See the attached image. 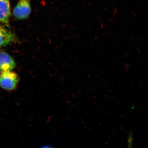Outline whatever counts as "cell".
Returning <instances> with one entry per match:
<instances>
[{"instance_id": "obj_1", "label": "cell", "mask_w": 148, "mask_h": 148, "mask_svg": "<svg viewBox=\"0 0 148 148\" xmlns=\"http://www.w3.org/2000/svg\"><path fill=\"white\" fill-rule=\"evenodd\" d=\"M19 81L18 75L14 72H3L0 75V86L7 90H13Z\"/></svg>"}, {"instance_id": "obj_2", "label": "cell", "mask_w": 148, "mask_h": 148, "mask_svg": "<svg viewBox=\"0 0 148 148\" xmlns=\"http://www.w3.org/2000/svg\"><path fill=\"white\" fill-rule=\"evenodd\" d=\"M31 11L32 8L29 0H20L14 9L13 14L15 18L22 20L28 18Z\"/></svg>"}, {"instance_id": "obj_3", "label": "cell", "mask_w": 148, "mask_h": 148, "mask_svg": "<svg viewBox=\"0 0 148 148\" xmlns=\"http://www.w3.org/2000/svg\"><path fill=\"white\" fill-rule=\"evenodd\" d=\"M16 66L13 58L4 51L0 52V73L10 71Z\"/></svg>"}, {"instance_id": "obj_4", "label": "cell", "mask_w": 148, "mask_h": 148, "mask_svg": "<svg viewBox=\"0 0 148 148\" xmlns=\"http://www.w3.org/2000/svg\"><path fill=\"white\" fill-rule=\"evenodd\" d=\"M10 16L9 0H0V22L7 24Z\"/></svg>"}, {"instance_id": "obj_5", "label": "cell", "mask_w": 148, "mask_h": 148, "mask_svg": "<svg viewBox=\"0 0 148 148\" xmlns=\"http://www.w3.org/2000/svg\"><path fill=\"white\" fill-rule=\"evenodd\" d=\"M14 38L12 33L0 25V47L12 42Z\"/></svg>"}]
</instances>
